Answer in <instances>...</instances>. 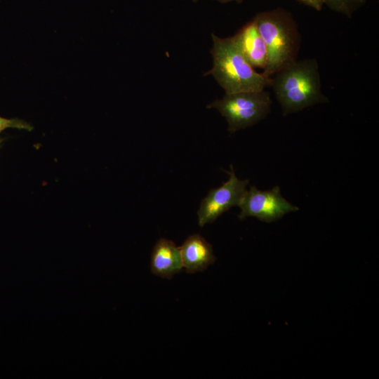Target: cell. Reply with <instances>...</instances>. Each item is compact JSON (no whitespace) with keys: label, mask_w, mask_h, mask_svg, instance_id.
Returning a JSON list of instances; mask_svg holds the SVG:
<instances>
[{"label":"cell","mask_w":379,"mask_h":379,"mask_svg":"<svg viewBox=\"0 0 379 379\" xmlns=\"http://www.w3.org/2000/svg\"><path fill=\"white\" fill-rule=\"evenodd\" d=\"M270 86L284 116L328 102L314 58L296 60L276 72Z\"/></svg>","instance_id":"obj_1"},{"label":"cell","mask_w":379,"mask_h":379,"mask_svg":"<svg viewBox=\"0 0 379 379\" xmlns=\"http://www.w3.org/2000/svg\"><path fill=\"white\" fill-rule=\"evenodd\" d=\"M253 19L267 51V62L262 73L270 79L297 60L301 35L292 14L283 8L257 13Z\"/></svg>","instance_id":"obj_2"},{"label":"cell","mask_w":379,"mask_h":379,"mask_svg":"<svg viewBox=\"0 0 379 379\" xmlns=\"http://www.w3.org/2000/svg\"><path fill=\"white\" fill-rule=\"evenodd\" d=\"M211 74L225 91V93L262 91L270 86L271 79L258 72L246 60L232 36L221 38L211 34Z\"/></svg>","instance_id":"obj_3"},{"label":"cell","mask_w":379,"mask_h":379,"mask_svg":"<svg viewBox=\"0 0 379 379\" xmlns=\"http://www.w3.org/2000/svg\"><path fill=\"white\" fill-rule=\"evenodd\" d=\"M272 100L268 91H251L225 93L207 105L216 109L227 122V130L234 133L251 126L270 112Z\"/></svg>","instance_id":"obj_4"},{"label":"cell","mask_w":379,"mask_h":379,"mask_svg":"<svg viewBox=\"0 0 379 379\" xmlns=\"http://www.w3.org/2000/svg\"><path fill=\"white\" fill-rule=\"evenodd\" d=\"M238 206L241 209L238 215L240 220L253 216L267 222L277 220L285 214L299 209L282 197L278 186L265 191L251 186Z\"/></svg>","instance_id":"obj_5"},{"label":"cell","mask_w":379,"mask_h":379,"mask_svg":"<svg viewBox=\"0 0 379 379\" xmlns=\"http://www.w3.org/2000/svg\"><path fill=\"white\" fill-rule=\"evenodd\" d=\"M227 172L229 179L220 187L212 189L203 199L197 211L198 224L200 227L213 222L220 215L233 206H239L248 180H240L235 175L231 166Z\"/></svg>","instance_id":"obj_6"},{"label":"cell","mask_w":379,"mask_h":379,"mask_svg":"<svg viewBox=\"0 0 379 379\" xmlns=\"http://www.w3.org/2000/svg\"><path fill=\"white\" fill-rule=\"evenodd\" d=\"M232 37L252 67L262 69L265 68L267 51L253 18L244 25Z\"/></svg>","instance_id":"obj_7"},{"label":"cell","mask_w":379,"mask_h":379,"mask_svg":"<svg viewBox=\"0 0 379 379\" xmlns=\"http://www.w3.org/2000/svg\"><path fill=\"white\" fill-rule=\"evenodd\" d=\"M179 248L187 273L204 271L215 261L212 246L199 234L190 235Z\"/></svg>","instance_id":"obj_8"},{"label":"cell","mask_w":379,"mask_h":379,"mask_svg":"<svg viewBox=\"0 0 379 379\" xmlns=\"http://www.w3.org/2000/svg\"><path fill=\"white\" fill-rule=\"evenodd\" d=\"M150 269L156 276L172 279L183 269L180 248L169 239H159L152 251Z\"/></svg>","instance_id":"obj_9"},{"label":"cell","mask_w":379,"mask_h":379,"mask_svg":"<svg viewBox=\"0 0 379 379\" xmlns=\"http://www.w3.org/2000/svg\"><path fill=\"white\" fill-rule=\"evenodd\" d=\"M366 0H323L330 9L343 14L347 17L352 15L362 6Z\"/></svg>","instance_id":"obj_10"},{"label":"cell","mask_w":379,"mask_h":379,"mask_svg":"<svg viewBox=\"0 0 379 379\" xmlns=\"http://www.w3.org/2000/svg\"><path fill=\"white\" fill-rule=\"evenodd\" d=\"M17 128L32 131V126L27 122L17 119H6L0 116V133L6 128Z\"/></svg>","instance_id":"obj_11"},{"label":"cell","mask_w":379,"mask_h":379,"mask_svg":"<svg viewBox=\"0 0 379 379\" xmlns=\"http://www.w3.org/2000/svg\"><path fill=\"white\" fill-rule=\"evenodd\" d=\"M297 1H300V3L317 11H321L324 6L323 0H297Z\"/></svg>","instance_id":"obj_12"},{"label":"cell","mask_w":379,"mask_h":379,"mask_svg":"<svg viewBox=\"0 0 379 379\" xmlns=\"http://www.w3.org/2000/svg\"><path fill=\"white\" fill-rule=\"evenodd\" d=\"M216 1L221 4H227V3H231V2H237V3H241L244 0H213Z\"/></svg>","instance_id":"obj_13"},{"label":"cell","mask_w":379,"mask_h":379,"mask_svg":"<svg viewBox=\"0 0 379 379\" xmlns=\"http://www.w3.org/2000/svg\"><path fill=\"white\" fill-rule=\"evenodd\" d=\"M194 3H197L199 0H192Z\"/></svg>","instance_id":"obj_14"},{"label":"cell","mask_w":379,"mask_h":379,"mask_svg":"<svg viewBox=\"0 0 379 379\" xmlns=\"http://www.w3.org/2000/svg\"><path fill=\"white\" fill-rule=\"evenodd\" d=\"M1 141V140H0Z\"/></svg>","instance_id":"obj_15"}]
</instances>
